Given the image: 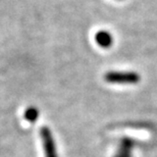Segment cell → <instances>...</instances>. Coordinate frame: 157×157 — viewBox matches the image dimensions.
<instances>
[{
  "label": "cell",
  "instance_id": "5b68a950",
  "mask_svg": "<svg viewBox=\"0 0 157 157\" xmlns=\"http://www.w3.org/2000/svg\"><path fill=\"white\" fill-rule=\"evenodd\" d=\"M38 117H39V110L37 107L30 106V107H28L26 110H25L24 117L29 122H35L37 119H38Z\"/></svg>",
  "mask_w": 157,
  "mask_h": 157
},
{
  "label": "cell",
  "instance_id": "3957f363",
  "mask_svg": "<svg viewBox=\"0 0 157 157\" xmlns=\"http://www.w3.org/2000/svg\"><path fill=\"white\" fill-rule=\"evenodd\" d=\"M135 146V141L130 139V138H122L119 143L117 151L115 152L113 157H133L132 152Z\"/></svg>",
  "mask_w": 157,
  "mask_h": 157
},
{
  "label": "cell",
  "instance_id": "277c9868",
  "mask_svg": "<svg viewBox=\"0 0 157 157\" xmlns=\"http://www.w3.org/2000/svg\"><path fill=\"white\" fill-rule=\"evenodd\" d=\"M95 41L100 47L104 49L110 48L113 43V38H112L111 34L107 31H99L95 35Z\"/></svg>",
  "mask_w": 157,
  "mask_h": 157
},
{
  "label": "cell",
  "instance_id": "7a4b0ae2",
  "mask_svg": "<svg viewBox=\"0 0 157 157\" xmlns=\"http://www.w3.org/2000/svg\"><path fill=\"white\" fill-rule=\"evenodd\" d=\"M40 136L42 139L44 151H45V157H58L52 132L47 127H43L40 130Z\"/></svg>",
  "mask_w": 157,
  "mask_h": 157
},
{
  "label": "cell",
  "instance_id": "6da1fadb",
  "mask_svg": "<svg viewBox=\"0 0 157 157\" xmlns=\"http://www.w3.org/2000/svg\"><path fill=\"white\" fill-rule=\"evenodd\" d=\"M104 80L110 84H137L141 78L135 71H108L104 75Z\"/></svg>",
  "mask_w": 157,
  "mask_h": 157
}]
</instances>
